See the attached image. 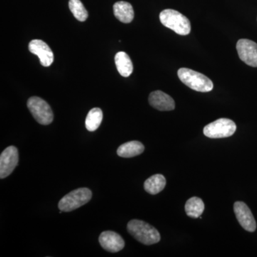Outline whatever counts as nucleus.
<instances>
[{"instance_id": "obj_1", "label": "nucleus", "mask_w": 257, "mask_h": 257, "mask_svg": "<svg viewBox=\"0 0 257 257\" xmlns=\"http://www.w3.org/2000/svg\"><path fill=\"white\" fill-rule=\"evenodd\" d=\"M127 230L135 239L143 244H155L161 239L160 232L145 221L133 219L128 223Z\"/></svg>"}, {"instance_id": "obj_2", "label": "nucleus", "mask_w": 257, "mask_h": 257, "mask_svg": "<svg viewBox=\"0 0 257 257\" xmlns=\"http://www.w3.org/2000/svg\"><path fill=\"white\" fill-rule=\"evenodd\" d=\"M161 23L179 35H188L191 32L189 19L175 10H163L160 15Z\"/></svg>"}, {"instance_id": "obj_3", "label": "nucleus", "mask_w": 257, "mask_h": 257, "mask_svg": "<svg viewBox=\"0 0 257 257\" xmlns=\"http://www.w3.org/2000/svg\"><path fill=\"white\" fill-rule=\"evenodd\" d=\"M177 74L181 82L197 92H210L214 88V84L211 79L192 69L181 68L179 69Z\"/></svg>"}, {"instance_id": "obj_4", "label": "nucleus", "mask_w": 257, "mask_h": 257, "mask_svg": "<svg viewBox=\"0 0 257 257\" xmlns=\"http://www.w3.org/2000/svg\"><path fill=\"white\" fill-rule=\"evenodd\" d=\"M92 197V193L90 189L88 188L75 189L62 197L59 202V209L64 212L75 210L89 202Z\"/></svg>"}, {"instance_id": "obj_5", "label": "nucleus", "mask_w": 257, "mask_h": 257, "mask_svg": "<svg viewBox=\"0 0 257 257\" xmlns=\"http://www.w3.org/2000/svg\"><path fill=\"white\" fill-rule=\"evenodd\" d=\"M28 107L34 118L42 125L50 124L54 119V114L46 101L38 96H32L28 99Z\"/></svg>"}, {"instance_id": "obj_6", "label": "nucleus", "mask_w": 257, "mask_h": 257, "mask_svg": "<svg viewBox=\"0 0 257 257\" xmlns=\"http://www.w3.org/2000/svg\"><path fill=\"white\" fill-rule=\"evenodd\" d=\"M236 130V125L232 120L221 118L207 125L204 128V135L211 139L229 138Z\"/></svg>"}, {"instance_id": "obj_7", "label": "nucleus", "mask_w": 257, "mask_h": 257, "mask_svg": "<svg viewBox=\"0 0 257 257\" xmlns=\"http://www.w3.org/2000/svg\"><path fill=\"white\" fill-rule=\"evenodd\" d=\"M18 162V149L15 146L7 147L0 156V178H6L11 175Z\"/></svg>"}, {"instance_id": "obj_8", "label": "nucleus", "mask_w": 257, "mask_h": 257, "mask_svg": "<svg viewBox=\"0 0 257 257\" xmlns=\"http://www.w3.org/2000/svg\"><path fill=\"white\" fill-rule=\"evenodd\" d=\"M236 50L241 61L248 66L257 67V44L251 40L241 39L236 43Z\"/></svg>"}, {"instance_id": "obj_9", "label": "nucleus", "mask_w": 257, "mask_h": 257, "mask_svg": "<svg viewBox=\"0 0 257 257\" xmlns=\"http://www.w3.org/2000/svg\"><path fill=\"white\" fill-rule=\"evenodd\" d=\"M234 211L236 219L243 229L249 232H253L256 230V221L249 208L245 203L235 202Z\"/></svg>"}, {"instance_id": "obj_10", "label": "nucleus", "mask_w": 257, "mask_h": 257, "mask_svg": "<svg viewBox=\"0 0 257 257\" xmlns=\"http://www.w3.org/2000/svg\"><path fill=\"white\" fill-rule=\"evenodd\" d=\"M29 50L34 55L38 56L40 63L43 67H50L54 62L53 52L42 40H32L29 44Z\"/></svg>"}, {"instance_id": "obj_11", "label": "nucleus", "mask_w": 257, "mask_h": 257, "mask_svg": "<svg viewBox=\"0 0 257 257\" xmlns=\"http://www.w3.org/2000/svg\"><path fill=\"white\" fill-rule=\"evenodd\" d=\"M101 247L109 252L116 253L124 247V241L117 233L112 231H103L99 237Z\"/></svg>"}, {"instance_id": "obj_12", "label": "nucleus", "mask_w": 257, "mask_h": 257, "mask_svg": "<svg viewBox=\"0 0 257 257\" xmlns=\"http://www.w3.org/2000/svg\"><path fill=\"white\" fill-rule=\"evenodd\" d=\"M149 102L157 110L172 111L175 109V100L172 96L160 90L155 91L150 94Z\"/></svg>"}, {"instance_id": "obj_13", "label": "nucleus", "mask_w": 257, "mask_h": 257, "mask_svg": "<svg viewBox=\"0 0 257 257\" xmlns=\"http://www.w3.org/2000/svg\"><path fill=\"white\" fill-rule=\"evenodd\" d=\"M113 11L116 18L123 23H130L135 18L133 6L127 2L120 1L115 3Z\"/></svg>"}, {"instance_id": "obj_14", "label": "nucleus", "mask_w": 257, "mask_h": 257, "mask_svg": "<svg viewBox=\"0 0 257 257\" xmlns=\"http://www.w3.org/2000/svg\"><path fill=\"white\" fill-rule=\"evenodd\" d=\"M145 151V146L143 144L138 141L128 142L121 145L118 148L117 155L124 158L138 156Z\"/></svg>"}, {"instance_id": "obj_15", "label": "nucleus", "mask_w": 257, "mask_h": 257, "mask_svg": "<svg viewBox=\"0 0 257 257\" xmlns=\"http://www.w3.org/2000/svg\"><path fill=\"white\" fill-rule=\"evenodd\" d=\"M115 64L118 72L122 77H128L133 72V64L127 54L119 52L115 55Z\"/></svg>"}, {"instance_id": "obj_16", "label": "nucleus", "mask_w": 257, "mask_h": 257, "mask_svg": "<svg viewBox=\"0 0 257 257\" xmlns=\"http://www.w3.org/2000/svg\"><path fill=\"white\" fill-rule=\"evenodd\" d=\"M166 183L165 177L160 174H157L147 179L144 184V187L147 193L155 195L165 189Z\"/></svg>"}, {"instance_id": "obj_17", "label": "nucleus", "mask_w": 257, "mask_h": 257, "mask_svg": "<svg viewBox=\"0 0 257 257\" xmlns=\"http://www.w3.org/2000/svg\"><path fill=\"white\" fill-rule=\"evenodd\" d=\"M204 211V204L202 199L199 197H192L185 204V211L189 217L197 219L202 215Z\"/></svg>"}, {"instance_id": "obj_18", "label": "nucleus", "mask_w": 257, "mask_h": 257, "mask_svg": "<svg viewBox=\"0 0 257 257\" xmlns=\"http://www.w3.org/2000/svg\"><path fill=\"white\" fill-rule=\"evenodd\" d=\"M103 113L99 108H94L88 113L85 119V126L88 131L94 132L100 126Z\"/></svg>"}, {"instance_id": "obj_19", "label": "nucleus", "mask_w": 257, "mask_h": 257, "mask_svg": "<svg viewBox=\"0 0 257 257\" xmlns=\"http://www.w3.org/2000/svg\"><path fill=\"white\" fill-rule=\"evenodd\" d=\"M69 8L74 18L79 22H84L88 18V12L80 0H69Z\"/></svg>"}]
</instances>
